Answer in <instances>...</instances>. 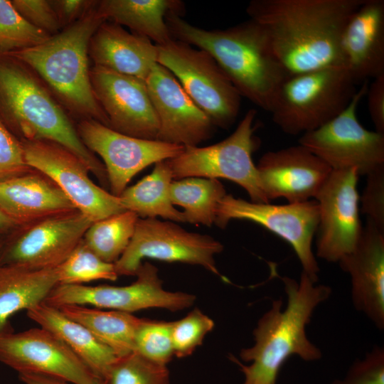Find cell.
<instances>
[{"label":"cell","instance_id":"cell-1","mask_svg":"<svg viewBox=\"0 0 384 384\" xmlns=\"http://www.w3.org/2000/svg\"><path fill=\"white\" fill-rule=\"evenodd\" d=\"M363 0H252L250 18L264 30L290 75L343 66L341 39Z\"/></svg>","mask_w":384,"mask_h":384},{"label":"cell","instance_id":"cell-2","mask_svg":"<svg viewBox=\"0 0 384 384\" xmlns=\"http://www.w3.org/2000/svg\"><path fill=\"white\" fill-rule=\"evenodd\" d=\"M165 21L174 40L207 51L241 97L271 112L282 85L291 75L256 21L250 18L225 29L206 30L174 11L166 15Z\"/></svg>","mask_w":384,"mask_h":384},{"label":"cell","instance_id":"cell-3","mask_svg":"<svg viewBox=\"0 0 384 384\" xmlns=\"http://www.w3.org/2000/svg\"><path fill=\"white\" fill-rule=\"evenodd\" d=\"M287 303L273 300L253 331L255 343L240 353L249 366L231 357L245 375L242 384H275L279 371L292 356L313 361L321 357L320 349L308 338L306 328L316 308L331 294L329 286L317 284L302 271L299 281L282 277Z\"/></svg>","mask_w":384,"mask_h":384},{"label":"cell","instance_id":"cell-4","mask_svg":"<svg viewBox=\"0 0 384 384\" xmlns=\"http://www.w3.org/2000/svg\"><path fill=\"white\" fill-rule=\"evenodd\" d=\"M0 120L21 141L64 146L109 186L104 164L82 142L70 116L38 74L10 54L0 55Z\"/></svg>","mask_w":384,"mask_h":384},{"label":"cell","instance_id":"cell-5","mask_svg":"<svg viewBox=\"0 0 384 384\" xmlns=\"http://www.w3.org/2000/svg\"><path fill=\"white\" fill-rule=\"evenodd\" d=\"M98 3V2H97ZM97 6L74 23L34 47L9 53L31 68L70 116L110 127L91 84L90 40L105 20Z\"/></svg>","mask_w":384,"mask_h":384},{"label":"cell","instance_id":"cell-6","mask_svg":"<svg viewBox=\"0 0 384 384\" xmlns=\"http://www.w3.org/2000/svg\"><path fill=\"white\" fill-rule=\"evenodd\" d=\"M356 85L344 66L291 75L277 94L270 112L272 121L289 135L315 130L348 107Z\"/></svg>","mask_w":384,"mask_h":384},{"label":"cell","instance_id":"cell-7","mask_svg":"<svg viewBox=\"0 0 384 384\" xmlns=\"http://www.w3.org/2000/svg\"><path fill=\"white\" fill-rule=\"evenodd\" d=\"M256 115L257 111L250 109L235 130L223 141L203 147L186 146L178 156L167 159L174 180L226 178L242 187L252 202L269 203L252 157L259 146V139L254 135Z\"/></svg>","mask_w":384,"mask_h":384},{"label":"cell","instance_id":"cell-8","mask_svg":"<svg viewBox=\"0 0 384 384\" xmlns=\"http://www.w3.org/2000/svg\"><path fill=\"white\" fill-rule=\"evenodd\" d=\"M156 46L157 63L176 77L214 126L230 127L240 112L241 95L213 56L174 39Z\"/></svg>","mask_w":384,"mask_h":384},{"label":"cell","instance_id":"cell-9","mask_svg":"<svg viewBox=\"0 0 384 384\" xmlns=\"http://www.w3.org/2000/svg\"><path fill=\"white\" fill-rule=\"evenodd\" d=\"M368 87L367 81L363 82L341 114L299 139V144L322 159L332 171L356 169L360 176L384 166V134L366 129L356 117Z\"/></svg>","mask_w":384,"mask_h":384},{"label":"cell","instance_id":"cell-10","mask_svg":"<svg viewBox=\"0 0 384 384\" xmlns=\"http://www.w3.org/2000/svg\"><path fill=\"white\" fill-rule=\"evenodd\" d=\"M223 245L208 235L186 230L170 220L138 219L132 240L114 263L119 275H136L144 258L200 265L221 277L214 256Z\"/></svg>","mask_w":384,"mask_h":384},{"label":"cell","instance_id":"cell-11","mask_svg":"<svg viewBox=\"0 0 384 384\" xmlns=\"http://www.w3.org/2000/svg\"><path fill=\"white\" fill-rule=\"evenodd\" d=\"M135 276L133 283L121 287L58 284L44 302L56 308L90 305L132 314L150 308L180 311L191 306L196 300L191 294L165 290L158 269L149 262L141 265Z\"/></svg>","mask_w":384,"mask_h":384},{"label":"cell","instance_id":"cell-12","mask_svg":"<svg viewBox=\"0 0 384 384\" xmlns=\"http://www.w3.org/2000/svg\"><path fill=\"white\" fill-rule=\"evenodd\" d=\"M316 200L272 205L237 198L230 194L219 202L215 224L225 228L230 220L257 223L286 240L294 250L302 271L318 282L319 267L312 250V242L319 224Z\"/></svg>","mask_w":384,"mask_h":384},{"label":"cell","instance_id":"cell-13","mask_svg":"<svg viewBox=\"0 0 384 384\" xmlns=\"http://www.w3.org/2000/svg\"><path fill=\"white\" fill-rule=\"evenodd\" d=\"M21 142L27 164L53 181L91 222L127 210L119 197L94 183L87 166L64 146L47 140Z\"/></svg>","mask_w":384,"mask_h":384},{"label":"cell","instance_id":"cell-14","mask_svg":"<svg viewBox=\"0 0 384 384\" xmlns=\"http://www.w3.org/2000/svg\"><path fill=\"white\" fill-rule=\"evenodd\" d=\"M84 145L104 161L111 193L119 196L132 178L152 164L176 157L184 146L119 133L94 119L76 127Z\"/></svg>","mask_w":384,"mask_h":384},{"label":"cell","instance_id":"cell-15","mask_svg":"<svg viewBox=\"0 0 384 384\" xmlns=\"http://www.w3.org/2000/svg\"><path fill=\"white\" fill-rule=\"evenodd\" d=\"M356 169L332 171L315 200L319 206L316 254L338 262L357 245L363 230Z\"/></svg>","mask_w":384,"mask_h":384},{"label":"cell","instance_id":"cell-16","mask_svg":"<svg viewBox=\"0 0 384 384\" xmlns=\"http://www.w3.org/2000/svg\"><path fill=\"white\" fill-rule=\"evenodd\" d=\"M0 361L18 374L48 375L73 384H103L59 338L48 330L0 332Z\"/></svg>","mask_w":384,"mask_h":384},{"label":"cell","instance_id":"cell-17","mask_svg":"<svg viewBox=\"0 0 384 384\" xmlns=\"http://www.w3.org/2000/svg\"><path fill=\"white\" fill-rule=\"evenodd\" d=\"M92 223L75 209L26 225L1 255L0 265L31 270L55 268L72 253Z\"/></svg>","mask_w":384,"mask_h":384},{"label":"cell","instance_id":"cell-18","mask_svg":"<svg viewBox=\"0 0 384 384\" xmlns=\"http://www.w3.org/2000/svg\"><path fill=\"white\" fill-rule=\"evenodd\" d=\"M90 76L95 96L110 127L119 133L157 140L159 123L144 80L93 65Z\"/></svg>","mask_w":384,"mask_h":384},{"label":"cell","instance_id":"cell-19","mask_svg":"<svg viewBox=\"0 0 384 384\" xmlns=\"http://www.w3.org/2000/svg\"><path fill=\"white\" fill-rule=\"evenodd\" d=\"M145 81L159 123L157 140L186 146L210 137L212 121L167 68L156 63Z\"/></svg>","mask_w":384,"mask_h":384},{"label":"cell","instance_id":"cell-20","mask_svg":"<svg viewBox=\"0 0 384 384\" xmlns=\"http://www.w3.org/2000/svg\"><path fill=\"white\" fill-rule=\"evenodd\" d=\"M256 168L267 199L283 198L288 203L315 198L332 171L322 159L299 144L266 152Z\"/></svg>","mask_w":384,"mask_h":384},{"label":"cell","instance_id":"cell-21","mask_svg":"<svg viewBox=\"0 0 384 384\" xmlns=\"http://www.w3.org/2000/svg\"><path fill=\"white\" fill-rule=\"evenodd\" d=\"M351 277L354 306L384 328V232L367 220L355 248L338 262Z\"/></svg>","mask_w":384,"mask_h":384},{"label":"cell","instance_id":"cell-22","mask_svg":"<svg viewBox=\"0 0 384 384\" xmlns=\"http://www.w3.org/2000/svg\"><path fill=\"white\" fill-rule=\"evenodd\" d=\"M341 53L356 84L384 75L383 0L363 1L344 27Z\"/></svg>","mask_w":384,"mask_h":384},{"label":"cell","instance_id":"cell-23","mask_svg":"<svg viewBox=\"0 0 384 384\" xmlns=\"http://www.w3.org/2000/svg\"><path fill=\"white\" fill-rule=\"evenodd\" d=\"M61 189L45 175L31 171L0 182V210L15 225L75 210Z\"/></svg>","mask_w":384,"mask_h":384},{"label":"cell","instance_id":"cell-24","mask_svg":"<svg viewBox=\"0 0 384 384\" xmlns=\"http://www.w3.org/2000/svg\"><path fill=\"white\" fill-rule=\"evenodd\" d=\"M88 55L94 65L144 80L158 63L157 46L151 40L107 21L92 36Z\"/></svg>","mask_w":384,"mask_h":384},{"label":"cell","instance_id":"cell-25","mask_svg":"<svg viewBox=\"0 0 384 384\" xmlns=\"http://www.w3.org/2000/svg\"><path fill=\"white\" fill-rule=\"evenodd\" d=\"M27 311L29 319L59 338L100 380L105 382L117 360L114 352L87 328L44 302Z\"/></svg>","mask_w":384,"mask_h":384},{"label":"cell","instance_id":"cell-26","mask_svg":"<svg viewBox=\"0 0 384 384\" xmlns=\"http://www.w3.org/2000/svg\"><path fill=\"white\" fill-rule=\"evenodd\" d=\"M97 9L105 20L126 26L134 33L162 45L173 39L166 15L170 11L181 15L184 6L178 0H102Z\"/></svg>","mask_w":384,"mask_h":384},{"label":"cell","instance_id":"cell-27","mask_svg":"<svg viewBox=\"0 0 384 384\" xmlns=\"http://www.w3.org/2000/svg\"><path fill=\"white\" fill-rule=\"evenodd\" d=\"M58 284L57 267L31 270L0 265V332L15 313L40 304Z\"/></svg>","mask_w":384,"mask_h":384},{"label":"cell","instance_id":"cell-28","mask_svg":"<svg viewBox=\"0 0 384 384\" xmlns=\"http://www.w3.org/2000/svg\"><path fill=\"white\" fill-rule=\"evenodd\" d=\"M58 309L64 315L87 328L117 358L135 351V336L143 319L127 312L85 305H65Z\"/></svg>","mask_w":384,"mask_h":384},{"label":"cell","instance_id":"cell-29","mask_svg":"<svg viewBox=\"0 0 384 384\" xmlns=\"http://www.w3.org/2000/svg\"><path fill=\"white\" fill-rule=\"evenodd\" d=\"M173 180L168 161H161L155 164L151 174L127 187L119 197L127 210L142 218L161 217L173 222H185L183 213L175 208L171 200Z\"/></svg>","mask_w":384,"mask_h":384},{"label":"cell","instance_id":"cell-30","mask_svg":"<svg viewBox=\"0 0 384 384\" xmlns=\"http://www.w3.org/2000/svg\"><path fill=\"white\" fill-rule=\"evenodd\" d=\"M226 194L216 178L188 177L173 180L170 186L171 202L183 208L185 222L206 226L215 224L217 207Z\"/></svg>","mask_w":384,"mask_h":384},{"label":"cell","instance_id":"cell-31","mask_svg":"<svg viewBox=\"0 0 384 384\" xmlns=\"http://www.w3.org/2000/svg\"><path fill=\"white\" fill-rule=\"evenodd\" d=\"M139 216L125 210L92 223L83 240L102 260L115 263L128 247Z\"/></svg>","mask_w":384,"mask_h":384},{"label":"cell","instance_id":"cell-32","mask_svg":"<svg viewBox=\"0 0 384 384\" xmlns=\"http://www.w3.org/2000/svg\"><path fill=\"white\" fill-rule=\"evenodd\" d=\"M58 284H84L95 280L115 281L118 278L114 263L102 260L82 240L57 267Z\"/></svg>","mask_w":384,"mask_h":384},{"label":"cell","instance_id":"cell-33","mask_svg":"<svg viewBox=\"0 0 384 384\" xmlns=\"http://www.w3.org/2000/svg\"><path fill=\"white\" fill-rule=\"evenodd\" d=\"M50 36L28 23L11 1L0 0V55L34 47Z\"/></svg>","mask_w":384,"mask_h":384},{"label":"cell","instance_id":"cell-34","mask_svg":"<svg viewBox=\"0 0 384 384\" xmlns=\"http://www.w3.org/2000/svg\"><path fill=\"white\" fill-rule=\"evenodd\" d=\"M166 366L152 362L134 351L118 358L105 384H169Z\"/></svg>","mask_w":384,"mask_h":384},{"label":"cell","instance_id":"cell-35","mask_svg":"<svg viewBox=\"0 0 384 384\" xmlns=\"http://www.w3.org/2000/svg\"><path fill=\"white\" fill-rule=\"evenodd\" d=\"M134 351L152 362L166 366L174 356L171 322L143 319L136 334Z\"/></svg>","mask_w":384,"mask_h":384},{"label":"cell","instance_id":"cell-36","mask_svg":"<svg viewBox=\"0 0 384 384\" xmlns=\"http://www.w3.org/2000/svg\"><path fill=\"white\" fill-rule=\"evenodd\" d=\"M213 327V321L198 309H194L183 318L171 322L174 356L185 358L191 355Z\"/></svg>","mask_w":384,"mask_h":384},{"label":"cell","instance_id":"cell-37","mask_svg":"<svg viewBox=\"0 0 384 384\" xmlns=\"http://www.w3.org/2000/svg\"><path fill=\"white\" fill-rule=\"evenodd\" d=\"M32 171L26 163L21 141L0 120V182Z\"/></svg>","mask_w":384,"mask_h":384},{"label":"cell","instance_id":"cell-38","mask_svg":"<svg viewBox=\"0 0 384 384\" xmlns=\"http://www.w3.org/2000/svg\"><path fill=\"white\" fill-rule=\"evenodd\" d=\"M17 11L31 25L50 36L58 33L62 27L51 0H12Z\"/></svg>","mask_w":384,"mask_h":384},{"label":"cell","instance_id":"cell-39","mask_svg":"<svg viewBox=\"0 0 384 384\" xmlns=\"http://www.w3.org/2000/svg\"><path fill=\"white\" fill-rule=\"evenodd\" d=\"M366 176V185L361 197V212L384 232V166Z\"/></svg>","mask_w":384,"mask_h":384},{"label":"cell","instance_id":"cell-40","mask_svg":"<svg viewBox=\"0 0 384 384\" xmlns=\"http://www.w3.org/2000/svg\"><path fill=\"white\" fill-rule=\"evenodd\" d=\"M333 384H384V351L375 346L364 359L354 363L342 380Z\"/></svg>","mask_w":384,"mask_h":384},{"label":"cell","instance_id":"cell-41","mask_svg":"<svg viewBox=\"0 0 384 384\" xmlns=\"http://www.w3.org/2000/svg\"><path fill=\"white\" fill-rule=\"evenodd\" d=\"M97 2L92 0H51L62 29L85 16L97 6Z\"/></svg>","mask_w":384,"mask_h":384},{"label":"cell","instance_id":"cell-42","mask_svg":"<svg viewBox=\"0 0 384 384\" xmlns=\"http://www.w3.org/2000/svg\"><path fill=\"white\" fill-rule=\"evenodd\" d=\"M366 95L375 132L384 134V75L373 79Z\"/></svg>","mask_w":384,"mask_h":384},{"label":"cell","instance_id":"cell-43","mask_svg":"<svg viewBox=\"0 0 384 384\" xmlns=\"http://www.w3.org/2000/svg\"><path fill=\"white\" fill-rule=\"evenodd\" d=\"M18 375L20 380L25 384H68L63 380L48 375L31 373Z\"/></svg>","mask_w":384,"mask_h":384},{"label":"cell","instance_id":"cell-44","mask_svg":"<svg viewBox=\"0 0 384 384\" xmlns=\"http://www.w3.org/2000/svg\"><path fill=\"white\" fill-rule=\"evenodd\" d=\"M14 225L15 223L0 210V229H8Z\"/></svg>","mask_w":384,"mask_h":384},{"label":"cell","instance_id":"cell-45","mask_svg":"<svg viewBox=\"0 0 384 384\" xmlns=\"http://www.w3.org/2000/svg\"><path fill=\"white\" fill-rule=\"evenodd\" d=\"M103 384H105V383H103Z\"/></svg>","mask_w":384,"mask_h":384}]
</instances>
